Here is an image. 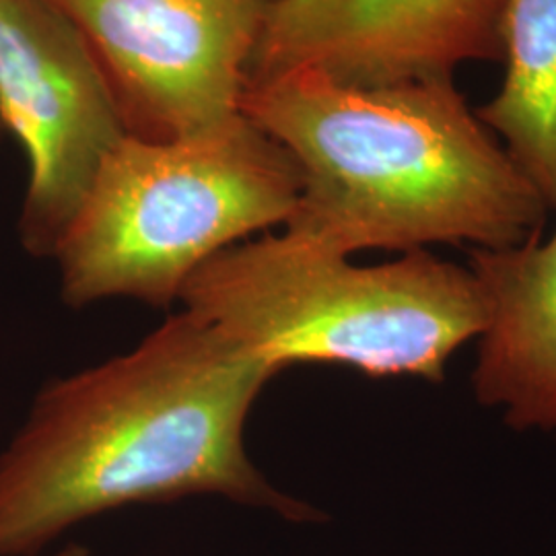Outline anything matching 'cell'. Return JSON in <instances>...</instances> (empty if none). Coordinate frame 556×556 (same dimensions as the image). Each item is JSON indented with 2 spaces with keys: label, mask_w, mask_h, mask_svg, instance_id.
Segmentation results:
<instances>
[{
  "label": "cell",
  "mask_w": 556,
  "mask_h": 556,
  "mask_svg": "<svg viewBox=\"0 0 556 556\" xmlns=\"http://www.w3.org/2000/svg\"><path fill=\"white\" fill-rule=\"evenodd\" d=\"M2 130H4V128H2V124H0V135H2Z\"/></svg>",
  "instance_id": "8fae6325"
},
{
  "label": "cell",
  "mask_w": 556,
  "mask_h": 556,
  "mask_svg": "<svg viewBox=\"0 0 556 556\" xmlns=\"http://www.w3.org/2000/svg\"><path fill=\"white\" fill-rule=\"evenodd\" d=\"M241 112L298 163L285 231L332 254L505 250L551 213L454 77L361 87L301 68L250 85Z\"/></svg>",
  "instance_id": "7a4b0ae2"
},
{
  "label": "cell",
  "mask_w": 556,
  "mask_h": 556,
  "mask_svg": "<svg viewBox=\"0 0 556 556\" xmlns=\"http://www.w3.org/2000/svg\"><path fill=\"white\" fill-rule=\"evenodd\" d=\"M301 176L291 153L241 114L199 137H126L54 254L71 307L128 298L169 307L206 260L287 225Z\"/></svg>",
  "instance_id": "277c9868"
},
{
  "label": "cell",
  "mask_w": 556,
  "mask_h": 556,
  "mask_svg": "<svg viewBox=\"0 0 556 556\" xmlns=\"http://www.w3.org/2000/svg\"><path fill=\"white\" fill-rule=\"evenodd\" d=\"M50 556H91V551L83 544H68L64 548H60L56 553H52Z\"/></svg>",
  "instance_id": "30bf717a"
},
{
  "label": "cell",
  "mask_w": 556,
  "mask_h": 556,
  "mask_svg": "<svg viewBox=\"0 0 556 556\" xmlns=\"http://www.w3.org/2000/svg\"><path fill=\"white\" fill-rule=\"evenodd\" d=\"M77 27L128 137H199L238 118L275 0H50Z\"/></svg>",
  "instance_id": "5b68a950"
},
{
  "label": "cell",
  "mask_w": 556,
  "mask_h": 556,
  "mask_svg": "<svg viewBox=\"0 0 556 556\" xmlns=\"http://www.w3.org/2000/svg\"><path fill=\"white\" fill-rule=\"evenodd\" d=\"M0 124L29 163L21 245L54 258L128 132L87 41L50 0H0Z\"/></svg>",
  "instance_id": "8992f818"
},
{
  "label": "cell",
  "mask_w": 556,
  "mask_h": 556,
  "mask_svg": "<svg viewBox=\"0 0 556 556\" xmlns=\"http://www.w3.org/2000/svg\"><path fill=\"white\" fill-rule=\"evenodd\" d=\"M484 303L472 392L517 431L556 435V229L505 250H468Z\"/></svg>",
  "instance_id": "ba28073f"
},
{
  "label": "cell",
  "mask_w": 556,
  "mask_h": 556,
  "mask_svg": "<svg viewBox=\"0 0 556 556\" xmlns=\"http://www.w3.org/2000/svg\"><path fill=\"white\" fill-rule=\"evenodd\" d=\"M275 376L181 312L137 349L46 383L0 452V556H38L126 505L197 495L318 521L245 452V420Z\"/></svg>",
  "instance_id": "6da1fadb"
},
{
  "label": "cell",
  "mask_w": 556,
  "mask_h": 556,
  "mask_svg": "<svg viewBox=\"0 0 556 556\" xmlns=\"http://www.w3.org/2000/svg\"><path fill=\"white\" fill-rule=\"evenodd\" d=\"M179 301L277 374L321 363L443 383L452 357L484 326L468 264L413 250L358 266L287 231L220 250Z\"/></svg>",
  "instance_id": "3957f363"
},
{
  "label": "cell",
  "mask_w": 556,
  "mask_h": 556,
  "mask_svg": "<svg viewBox=\"0 0 556 556\" xmlns=\"http://www.w3.org/2000/svg\"><path fill=\"white\" fill-rule=\"evenodd\" d=\"M505 77L477 116L556 213V0H505Z\"/></svg>",
  "instance_id": "9c48e42d"
},
{
  "label": "cell",
  "mask_w": 556,
  "mask_h": 556,
  "mask_svg": "<svg viewBox=\"0 0 556 556\" xmlns=\"http://www.w3.org/2000/svg\"><path fill=\"white\" fill-rule=\"evenodd\" d=\"M505 0H275L248 87L312 68L374 87L501 60ZM245 87V89H248Z\"/></svg>",
  "instance_id": "52a82bcc"
}]
</instances>
